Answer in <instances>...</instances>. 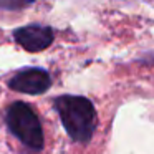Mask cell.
Returning <instances> with one entry per match:
<instances>
[{
    "label": "cell",
    "instance_id": "5",
    "mask_svg": "<svg viewBox=\"0 0 154 154\" xmlns=\"http://www.w3.org/2000/svg\"><path fill=\"white\" fill-rule=\"evenodd\" d=\"M35 0H0V10H8V12H17L30 7Z\"/></svg>",
    "mask_w": 154,
    "mask_h": 154
},
{
    "label": "cell",
    "instance_id": "2",
    "mask_svg": "<svg viewBox=\"0 0 154 154\" xmlns=\"http://www.w3.org/2000/svg\"><path fill=\"white\" fill-rule=\"evenodd\" d=\"M5 123H7L8 131L25 147L35 151V152L43 149V128H42L37 113L28 103H25V101L12 103L5 111Z\"/></svg>",
    "mask_w": 154,
    "mask_h": 154
},
{
    "label": "cell",
    "instance_id": "1",
    "mask_svg": "<svg viewBox=\"0 0 154 154\" xmlns=\"http://www.w3.org/2000/svg\"><path fill=\"white\" fill-rule=\"evenodd\" d=\"M66 134L78 144H88L96 131V109L86 96L61 94L53 101Z\"/></svg>",
    "mask_w": 154,
    "mask_h": 154
},
{
    "label": "cell",
    "instance_id": "4",
    "mask_svg": "<svg viewBox=\"0 0 154 154\" xmlns=\"http://www.w3.org/2000/svg\"><path fill=\"white\" fill-rule=\"evenodd\" d=\"M14 38L25 51L28 53H38L43 51L53 43L55 33L53 28L42 23H30L17 28L14 32Z\"/></svg>",
    "mask_w": 154,
    "mask_h": 154
},
{
    "label": "cell",
    "instance_id": "3",
    "mask_svg": "<svg viewBox=\"0 0 154 154\" xmlns=\"http://www.w3.org/2000/svg\"><path fill=\"white\" fill-rule=\"evenodd\" d=\"M51 83H53V80H51L50 73L47 70L32 66L20 70L17 75H14L8 80V88L17 91V93L38 96V94L47 93L51 88Z\"/></svg>",
    "mask_w": 154,
    "mask_h": 154
}]
</instances>
